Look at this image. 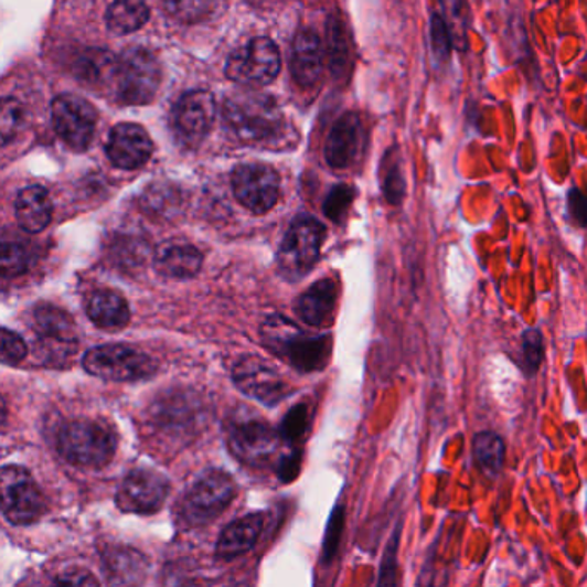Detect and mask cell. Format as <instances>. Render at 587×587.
Listing matches in <instances>:
<instances>
[{
  "instance_id": "6da1fadb",
  "label": "cell",
  "mask_w": 587,
  "mask_h": 587,
  "mask_svg": "<svg viewBox=\"0 0 587 587\" xmlns=\"http://www.w3.org/2000/svg\"><path fill=\"white\" fill-rule=\"evenodd\" d=\"M223 121L233 138L252 147H276L286 131L285 116L270 95L238 92L223 106Z\"/></svg>"
},
{
  "instance_id": "7a4b0ae2",
  "label": "cell",
  "mask_w": 587,
  "mask_h": 587,
  "mask_svg": "<svg viewBox=\"0 0 587 587\" xmlns=\"http://www.w3.org/2000/svg\"><path fill=\"white\" fill-rule=\"evenodd\" d=\"M264 346L298 372L322 371L333 341L328 334H310L282 316H270L260 328Z\"/></svg>"
},
{
  "instance_id": "3957f363",
  "label": "cell",
  "mask_w": 587,
  "mask_h": 587,
  "mask_svg": "<svg viewBox=\"0 0 587 587\" xmlns=\"http://www.w3.org/2000/svg\"><path fill=\"white\" fill-rule=\"evenodd\" d=\"M118 438L109 427L95 420L64 424L57 435V450L71 466L100 469L113 460Z\"/></svg>"
},
{
  "instance_id": "277c9868",
  "label": "cell",
  "mask_w": 587,
  "mask_h": 587,
  "mask_svg": "<svg viewBox=\"0 0 587 587\" xmlns=\"http://www.w3.org/2000/svg\"><path fill=\"white\" fill-rule=\"evenodd\" d=\"M325 227L312 216H298L288 227L278 250L279 275L286 281H300L318 264Z\"/></svg>"
},
{
  "instance_id": "5b68a950",
  "label": "cell",
  "mask_w": 587,
  "mask_h": 587,
  "mask_svg": "<svg viewBox=\"0 0 587 587\" xmlns=\"http://www.w3.org/2000/svg\"><path fill=\"white\" fill-rule=\"evenodd\" d=\"M236 497V484L232 476L223 470H209L200 476L180 506V517L189 527H202L216 521Z\"/></svg>"
},
{
  "instance_id": "8992f818",
  "label": "cell",
  "mask_w": 587,
  "mask_h": 587,
  "mask_svg": "<svg viewBox=\"0 0 587 587\" xmlns=\"http://www.w3.org/2000/svg\"><path fill=\"white\" fill-rule=\"evenodd\" d=\"M161 64L146 49H130L119 57L114 88L119 100L130 106L149 104L161 87Z\"/></svg>"
},
{
  "instance_id": "52a82bcc",
  "label": "cell",
  "mask_w": 587,
  "mask_h": 587,
  "mask_svg": "<svg viewBox=\"0 0 587 587\" xmlns=\"http://www.w3.org/2000/svg\"><path fill=\"white\" fill-rule=\"evenodd\" d=\"M83 369L98 380L135 383L152 377L157 364L149 355L131 346L100 345L85 353Z\"/></svg>"
},
{
  "instance_id": "ba28073f",
  "label": "cell",
  "mask_w": 587,
  "mask_h": 587,
  "mask_svg": "<svg viewBox=\"0 0 587 587\" xmlns=\"http://www.w3.org/2000/svg\"><path fill=\"white\" fill-rule=\"evenodd\" d=\"M281 435L267 420L242 412L227 424V442L239 462L263 467L269 463L279 448Z\"/></svg>"
},
{
  "instance_id": "9c48e42d",
  "label": "cell",
  "mask_w": 587,
  "mask_h": 587,
  "mask_svg": "<svg viewBox=\"0 0 587 587\" xmlns=\"http://www.w3.org/2000/svg\"><path fill=\"white\" fill-rule=\"evenodd\" d=\"M281 55L275 42L257 36L236 49L226 63V76L245 87H263L278 76Z\"/></svg>"
},
{
  "instance_id": "30bf717a",
  "label": "cell",
  "mask_w": 587,
  "mask_h": 587,
  "mask_svg": "<svg viewBox=\"0 0 587 587\" xmlns=\"http://www.w3.org/2000/svg\"><path fill=\"white\" fill-rule=\"evenodd\" d=\"M0 490H2V515L9 524H33L44 515V497L30 472L23 467L6 466L0 474Z\"/></svg>"
},
{
  "instance_id": "8fae6325",
  "label": "cell",
  "mask_w": 587,
  "mask_h": 587,
  "mask_svg": "<svg viewBox=\"0 0 587 587\" xmlns=\"http://www.w3.org/2000/svg\"><path fill=\"white\" fill-rule=\"evenodd\" d=\"M36 349L47 364H64L76 350V324L70 313L51 303L33 312Z\"/></svg>"
},
{
  "instance_id": "7c38bea8",
  "label": "cell",
  "mask_w": 587,
  "mask_h": 587,
  "mask_svg": "<svg viewBox=\"0 0 587 587\" xmlns=\"http://www.w3.org/2000/svg\"><path fill=\"white\" fill-rule=\"evenodd\" d=\"M52 122L55 134L73 150H85L90 146L97 125V113L85 98L76 95H61L52 103Z\"/></svg>"
},
{
  "instance_id": "4fadbf2b",
  "label": "cell",
  "mask_w": 587,
  "mask_h": 587,
  "mask_svg": "<svg viewBox=\"0 0 587 587\" xmlns=\"http://www.w3.org/2000/svg\"><path fill=\"white\" fill-rule=\"evenodd\" d=\"M233 192L243 207L254 214H266L279 199V177L266 164H242L232 178Z\"/></svg>"
},
{
  "instance_id": "5bb4252c",
  "label": "cell",
  "mask_w": 587,
  "mask_h": 587,
  "mask_svg": "<svg viewBox=\"0 0 587 587\" xmlns=\"http://www.w3.org/2000/svg\"><path fill=\"white\" fill-rule=\"evenodd\" d=\"M233 383L236 388L267 407H275L288 398L290 386L259 356H243L233 369Z\"/></svg>"
},
{
  "instance_id": "9a60e30c",
  "label": "cell",
  "mask_w": 587,
  "mask_h": 587,
  "mask_svg": "<svg viewBox=\"0 0 587 587\" xmlns=\"http://www.w3.org/2000/svg\"><path fill=\"white\" fill-rule=\"evenodd\" d=\"M169 488L168 479L159 472L135 469L122 479L116 501L121 512L150 515L164 505Z\"/></svg>"
},
{
  "instance_id": "2e32d148",
  "label": "cell",
  "mask_w": 587,
  "mask_h": 587,
  "mask_svg": "<svg viewBox=\"0 0 587 587\" xmlns=\"http://www.w3.org/2000/svg\"><path fill=\"white\" fill-rule=\"evenodd\" d=\"M216 118V100L205 90L184 94L173 110V128L184 146L196 147L204 141Z\"/></svg>"
},
{
  "instance_id": "e0dca14e",
  "label": "cell",
  "mask_w": 587,
  "mask_h": 587,
  "mask_svg": "<svg viewBox=\"0 0 587 587\" xmlns=\"http://www.w3.org/2000/svg\"><path fill=\"white\" fill-rule=\"evenodd\" d=\"M152 140L141 126L121 122L114 126L107 140L109 161L119 169H138L152 156Z\"/></svg>"
},
{
  "instance_id": "ac0fdd59",
  "label": "cell",
  "mask_w": 587,
  "mask_h": 587,
  "mask_svg": "<svg viewBox=\"0 0 587 587\" xmlns=\"http://www.w3.org/2000/svg\"><path fill=\"white\" fill-rule=\"evenodd\" d=\"M364 143V126L359 114L346 113L334 122L325 141V161L334 169H349L361 153Z\"/></svg>"
},
{
  "instance_id": "d6986e66",
  "label": "cell",
  "mask_w": 587,
  "mask_h": 587,
  "mask_svg": "<svg viewBox=\"0 0 587 587\" xmlns=\"http://www.w3.org/2000/svg\"><path fill=\"white\" fill-rule=\"evenodd\" d=\"M338 303V286L333 279H321L313 282L306 294L300 295L297 300L298 318L302 319L307 325L312 328H325L333 321V313Z\"/></svg>"
},
{
  "instance_id": "ffe728a7",
  "label": "cell",
  "mask_w": 587,
  "mask_h": 587,
  "mask_svg": "<svg viewBox=\"0 0 587 587\" xmlns=\"http://www.w3.org/2000/svg\"><path fill=\"white\" fill-rule=\"evenodd\" d=\"M324 66V52L321 40L312 30H302L295 36L291 51V73L295 82L302 87H313L321 79Z\"/></svg>"
},
{
  "instance_id": "44dd1931",
  "label": "cell",
  "mask_w": 587,
  "mask_h": 587,
  "mask_svg": "<svg viewBox=\"0 0 587 587\" xmlns=\"http://www.w3.org/2000/svg\"><path fill=\"white\" fill-rule=\"evenodd\" d=\"M204 255L189 243H164L157 248L153 267L169 279H190L199 275Z\"/></svg>"
},
{
  "instance_id": "7402d4cb",
  "label": "cell",
  "mask_w": 587,
  "mask_h": 587,
  "mask_svg": "<svg viewBox=\"0 0 587 587\" xmlns=\"http://www.w3.org/2000/svg\"><path fill=\"white\" fill-rule=\"evenodd\" d=\"M264 527L263 513H250L247 517L232 522L221 533L217 540L216 556L221 561H235L238 556L245 555L254 548V544L259 541Z\"/></svg>"
},
{
  "instance_id": "603a6c76",
  "label": "cell",
  "mask_w": 587,
  "mask_h": 587,
  "mask_svg": "<svg viewBox=\"0 0 587 587\" xmlns=\"http://www.w3.org/2000/svg\"><path fill=\"white\" fill-rule=\"evenodd\" d=\"M17 220L21 230L26 233H42L51 224L52 202L47 190L39 184L28 186L18 193Z\"/></svg>"
},
{
  "instance_id": "cb8c5ba5",
  "label": "cell",
  "mask_w": 587,
  "mask_h": 587,
  "mask_svg": "<svg viewBox=\"0 0 587 587\" xmlns=\"http://www.w3.org/2000/svg\"><path fill=\"white\" fill-rule=\"evenodd\" d=\"M87 313L90 321L103 329H121L130 322V307L116 291H95L88 298Z\"/></svg>"
},
{
  "instance_id": "d4e9b609",
  "label": "cell",
  "mask_w": 587,
  "mask_h": 587,
  "mask_svg": "<svg viewBox=\"0 0 587 587\" xmlns=\"http://www.w3.org/2000/svg\"><path fill=\"white\" fill-rule=\"evenodd\" d=\"M147 0H114L107 9V26L116 35L137 32L149 21Z\"/></svg>"
},
{
  "instance_id": "484cf974",
  "label": "cell",
  "mask_w": 587,
  "mask_h": 587,
  "mask_svg": "<svg viewBox=\"0 0 587 587\" xmlns=\"http://www.w3.org/2000/svg\"><path fill=\"white\" fill-rule=\"evenodd\" d=\"M474 457L488 478H498L505 462V442L497 433H478L474 436Z\"/></svg>"
},
{
  "instance_id": "4316f807",
  "label": "cell",
  "mask_w": 587,
  "mask_h": 587,
  "mask_svg": "<svg viewBox=\"0 0 587 587\" xmlns=\"http://www.w3.org/2000/svg\"><path fill=\"white\" fill-rule=\"evenodd\" d=\"M383 193L389 204L399 205L407 193V181L396 152H388L383 161Z\"/></svg>"
},
{
  "instance_id": "83f0119b",
  "label": "cell",
  "mask_w": 587,
  "mask_h": 587,
  "mask_svg": "<svg viewBox=\"0 0 587 587\" xmlns=\"http://www.w3.org/2000/svg\"><path fill=\"white\" fill-rule=\"evenodd\" d=\"M522 371L525 376H536L544 361V337L541 329L529 328L522 334Z\"/></svg>"
},
{
  "instance_id": "f1b7e54d",
  "label": "cell",
  "mask_w": 587,
  "mask_h": 587,
  "mask_svg": "<svg viewBox=\"0 0 587 587\" xmlns=\"http://www.w3.org/2000/svg\"><path fill=\"white\" fill-rule=\"evenodd\" d=\"M33 263V254L23 242L2 243V275L14 278L23 275Z\"/></svg>"
},
{
  "instance_id": "f546056e",
  "label": "cell",
  "mask_w": 587,
  "mask_h": 587,
  "mask_svg": "<svg viewBox=\"0 0 587 587\" xmlns=\"http://www.w3.org/2000/svg\"><path fill=\"white\" fill-rule=\"evenodd\" d=\"M106 565L109 577L119 576L118 583H130V580H137L143 558L131 549H119V552H109Z\"/></svg>"
},
{
  "instance_id": "4dcf8cb0",
  "label": "cell",
  "mask_w": 587,
  "mask_h": 587,
  "mask_svg": "<svg viewBox=\"0 0 587 587\" xmlns=\"http://www.w3.org/2000/svg\"><path fill=\"white\" fill-rule=\"evenodd\" d=\"M169 17L181 23H195L211 11L212 0H162Z\"/></svg>"
},
{
  "instance_id": "1f68e13d",
  "label": "cell",
  "mask_w": 587,
  "mask_h": 587,
  "mask_svg": "<svg viewBox=\"0 0 587 587\" xmlns=\"http://www.w3.org/2000/svg\"><path fill=\"white\" fill-rule=\"evenodd\" d=\"M307 426H309V410H307L306 405H297L285 415L278 431L286 442L295 445L306 435Z\"/></svg>"
},
{
  "instance_id": "d6a6232c",
  "label": "cell",
  "mask_w": 587,
  "mask_h": 587,
  "mask_svg": "<svg viewBox=\"0 0 587 587\" xmlns=\"http://www.w3.org/2000/svg\"><path fill=\"white\" fill-rule=\"evenodd\" d=\"M24 110L18 100L8 97L2 100V114H0V137L2 141L9 143L12 138L17 137L23 125Z\"/></svg>"
},
{
  "instance_id": "836d02e7",
  "label": "cell",
  "mask_w": 587,
  "mask_h": 587,
  "mask_svg": "<svg viewBox=\"0 0 587 587\" xmlns=\"http://www.w3.org/2000/svg\"><path fill=\"white\" fill-rule=\"evenodd\" d=\"M431 47L438 63H447L450 60L453 40H451L447 21L442 20L439 14H433L431 18Z\"/></svg>"
},
{
  "instance_id": "e575fe53",
  "label": "cell",
  "mask_w": 587,
  "mask_h": 587,
  "mask_svg": "<svg viewBox=\"0 0 587 587\" xmlns=\"http://www.w3.org/2000/svg\"><path fill=\"white\" fill-rule=\"evenodd\" d=\"M353 199H355V190L349 184H338L331 190L328 199L324 202V212L325 216L329 220H333L334 223H340L345 216L346 211H349L350 205H352Z\"/></svg>"
},
{
  "instance_id": "d590c367",
  "label": "cell",
  "mask_w": 587,
  "mask_h": 587,
  "mask_svg": "<svg viewBox=\"0 0 587 587\" xmlns=\"http://www.w3.org/2000/svg\"><path fill=\"white\" fill-rule=\"evenodd\" d=\"M0 341H2V353H0L2 364L14 367V365L21 364L26 359L28 346L20 334L14 333L11 329L4 328L2 329V338H0Z\"/></svg>"
},
{
  "instance_id": "8d00e7d4",
  "label": "cell",
  "mask_w": 587,
  "mask_h": 587,
  "mask_svg": "<svg viewBox=\"0 0 587 587\" xmlns=\"http://www.w3.org/2000/svg\"><path fill=\"white\" fill-rule=\"evenodd\" d=\"M329 60L333 70H343L349 60V45H346L345 32L341 28L340 21L333 20L329 24Z\"/></svg>"
},
{
  "instance_id": "74e56055",
  "label": "cell",
  "mask_w": 587,
  "mask_h": 587,
  "mask_svg": "<svg viewBox=\"0 0 587 587\" xmlns=\"http://www.w3.org/2000/svg\"><path fill=\"white\" fill-rule=\"evenodd\" d=\"M398 541H399V527L393 533L392 540H389L386 552H384L383 562H381L380 580L377 584L381 586H392L396 584V572H398Z\"/></svg>"
},
{
  "instance_id": "f35d334b",
  "label": "cell",
  "mask_w": 587,
  "mask_h": 587,
  "mask_svg": "<svg viewBox=\"0 0 587 587\" xmlns=\"http://www.w3.org/2000/svg\"><path fill=\"white\" fill-rule=\"evenodd\" d=\"M341 531H343V509L337 506L331 521H329L328 534L324 541V558L331 561L334 553H337L338 544H340Z\"/></svg>"
},
{
  "instance_id": "ab89813d",
  "label": "cell",
  "mask_w": 587,
  "mask_h": 587,
  "mask_svg": "<svg viewBox=\"0 0 587 587\" xmlns=\"http://www.w3.org/2000/svg\"><path fill=\"white\" fill-rule=\"evenodd\" d=\"M568 216L572 223L587 227V195L579 189H572L567 195Z\"/></svg>"
},
{
  "instance_id": "60d3db41",
  "label": "cell",
  "mask_w": 587,
  "mask_h": 587,
  "mask_svg": "<svg viewBox=\"0 0 587 587\" xmlns=\"http://www.w3.org/2000/svg\"><path fill=\"white\" fill-rule=\"evenodd\" d=\"M300 467H302V455L300 451H295V453L286 455L279 460L278 474L281 478L282 482H290L297 478L298 472H300Z\"/></svg>"
},
{
  "instance_id": "b9f144b4",
  "label": "cell",
  "mask_w": 587,
  "mask_h": 587,
  "mask_svg": "<svg viewBox=\"0 0 587 587\" xmlns=\"http://www.w3.org/2000/svg\"><path fill=\"white\" fill-rule=\"evenodd\" d=\"M55 583L78 584V586H83V584H92V586H95V584H98L97 579H95V577L92 576L90 572L87 570L66 572L63 577H60V579H55Z\"/></svg>"
}]
</instances>
